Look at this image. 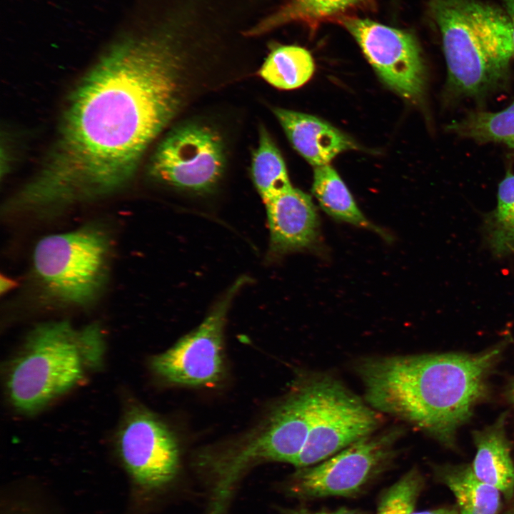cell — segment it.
Masks as SVG:
<instances>
[{"label": "cell", "instance_id": "24", "mask_svg": "<svg viewBox=\"0 0 514 514\" xmlns=\"http://www.w3.org/2000/svg\"><path fill=\"white\" fill-rule=\"evenodd\" d=\"M423 486L420 472L410 469L383 493L376 514H411Z\"/></svg>", "mask_w": 514, "mask_h": 514}, {"label": "cell", "instance_id": "9", "mask_svg": "<svg viewBox=\"0 0 514 514\" xmlns=\"http://www.w3.org/2000/svg\"><path fill=\"white\" fill-rule=\"evenodd\" d=\"M246 277L238 279L193 331L151 360L154 373L176 385L201 386L218 382L224 372L223 331L233 299Z\"/></svg>", "mask_w": 514, "mask_h": 514}, {"label": "cell", "instance_id": "28", "mask_svg": "<svg viewBox=\"0 0 514 514\" xmlns=\"http://www.w3.org/2000/svg\"><path fill=\"white\" fill-rule=\"evenodd\" d=\"M506 395L508 401L514 408V378L510 381L507 388Z\"/></svg>", "mask_w": 514, "mask_h": 514}, {"label": "cell", "instance_id": "6", "mask_svg": "<svg viewBox=\"0 0 514 514\" xmlns=\"http://www.w3.org/2000/svg\"><path fill=\"white\" fill-rule=\"evenodd\" d=\"M311 423L294 466L321 462L356 441L373 434L382 422L378 412L365 404L337 380L312 377Z\"/></svg>", "mask_w": 514, "mask_h": 514}, {"label": "cell", "instance_id": "18", "mask_svg": "<svg viewBox=\"0 0 514 514\" xmlns=\"http://www.w3.org/2000/svg\"><path fill=\"white\" fill-rule=\"evenodd\" d=\"M439 479L453 492L459 514H498L500 491L480 480L471 465H448L438 468Z\"/></svg>", "mask_w": 514, "mask_h": 514}, {"label": "cell", "instance_id": "29", "mask_svg": "<svg viewBox=\"0 0 514 514\" xmlns=\"http://www.w3.org/2000/svg\"><path fill=\"white\" fill-rule=\"evenodd\" d=\"M13 285L12 281H10L9 279H3L1 278V292L7 291L9 288H10Z\"/></svg>", "mask_w": 514, "mask_h": 514}, {"label": "cell", "instance_id": "3", "mask_svg": "<svg viewBox=\"0 0 514 514\" xmlns=\"http://www.w3.org/2000/svg\"><path fill=\"white\" fill-rule=\"evenodd\" d=\"M104 350L97 324L81 330L67 321L36 326L7 370L11 405L24 414L41 410L76 386L87 369L100 366Z\"/></svg>", "mask_w": 514, "mask_h": 514}, {"label": "cell", "instance_id": "4", "mask_svg": "<svg viewBox=\"0 0 514 514\" xmlns=\"http://www.w3.org/2000/svg\"><path fill=\"white\" fill-rule=\"evenodd\" d=\"M311 412V390L302 383L246 440L218 455L204 456L211 478L207 514H227L236 484L248 469L271 461L293 465L306 442Z\"/></svg>", "mask_w": 514, "mask_h": 514}, {"label": "cell", "instance_id": "19", "mask_svg": "<svg viewBox=\"0 0 514 514\" xmlns=\"http://www.w3.org/2000/svg\"><path fill=\"white\" fill-rule=\"evenodd\" d=\"M314 68L313 57L306 49L283 45L271 51L259 75L278 89L290 90L305 84L313 76Z\"/></svg>", "mask_w": 514, "mask_h": 514}, {"label": "cell", "instance_id": "15", "mask_svg": "<svg viewBox=\"0 0 514 514\" xmlns=\"http://www.w3.org/2000/svg\"><path fill=\"white\" fill-rule=\"evenodd\" d=\"M505 419L503 413L490 425L474 432L476 453L471 468L480 480L495 488L510 500L514 493V465Z\"/></svg>", "mask_w": 514, "mask_h": 514}, {"label": "cell", "instance_id": "21", "mask_svg": "<svg viewBox=\"0 0 514 514\" xmlns=\"http://www.w3.org/2000/svg\"><path fill=\"white\" fill-rule=\"evenodd\" d=\"M449 130L478 142H500L514 151V102L498 112L476 111L453 122Z\"/></svg>", "mask_w": 514, "mask_h": 514}, {"label": "cell", "instance_id": "8", "mask_svg": "<svg viewBox=\"0 0 514 514\" xmlns=\"http://www.w3.org/2000/svg\"><path fill=\"white\" fill-rule=\"evenodd\" d=\"M223 142L212 128L197 123L175 127L157 146L148 171L155 180L193 192L211 190L221 179Z\"/></svg>", "mask_w": 514, "mask_h": 514}, {"label": "cell", "instance_id": "20", "mask_svg": "<svg viewBox=\"0 0 514 514\" xmlns=\"http://www.w3.org/2000/svg\"><path fill=\"white\" fill-rule=\"evenodd\" d=\"M251 176L263 201L292 186L284 160L263 126L259 131L258 146L252 157Z\"/></svg>", "mask_w": 514, "mask_h": 514}, {"label": "cell", "instance_id": "30", "mask_svg": "<svg viewBox=\"0 0 514 514\" xmlns=\"http://www.w3.org/2000/svg\"><path fill=\"white\" fill-rule=\"evenodd\" d=\"M509 514H514V509H513V510L509 513Z\"/></svg>", "mask_w": 514, "mask_h": 514}, {"label": "cell", "instance_id": "23", "mask_svg": "<svg viewBox=\"0 0 514 514\" xmlns=\"http://www.w3.org/2000/svg\"><path fill=\"white\" fill-rule=\"evenodd\" d=\"M366 0H291L276 17V23L303 21L316 23L343 14L362 5Z\"/></svg>", "mask_w": 514, "mask_h": 514}, {"label": "cell", "instance_id": "26", "mask_svg": "<svg viewBox=\"0 0 514 514\" xmlns=\"http://www.w3.org/2000/svg\"><path fill=\"white\" fill-rule=\"evenodd\" d=\"M503 4L512 24L514 48V0H503Z\"/></svg>", "mask_w": 514, "mask_h": 514}, {"label": "cell", "instance_id": "7", "mask_svg": "<svg viewBox=\"0 0 514 514\" xmlns=\"http://www.w3.org/2000/svg\"><path fill=\"white\" fill-rule=\"evenodd\" d=\"M401 434L399 428L371 434L318 465L298 468L287 486L288 492L302 499L356 495L388 468Z\"/></svg>", "mask_w": 514, "mask_h": 514}, {"label": "cell", "instance_id": "27", "mask_svg": "<svg viewBox=\"0 0 514 514\" xmlns=\"http://www.w3.org/2000/svg\"><path fill=\"white\" fill-rule=\"evenodd\" d=\"M411 514H459V513L455 508H442L434 510L413 512Z\"/></svg>", "mask_w": 514, "mask_h": 514}, {"label": "cell", "instance_id": "1", "mask_svg": "<svg viewBox=\"0 0 514 514\" xmlns=\"http://www.w3.org/2000/svg\"><path fill=\"white\" fill-rule=\"evenodd\" d=\"M186 63L162 36L128 37L110 46L69 96L53 148L16 194L17 205L46 213L124 187L186 103Z\"/></svg>", "mask_w": 514, "mask_h": 514}, {"label": "cell", "instance_id": "11", "mask_svg": "<svg viewBox=\"0 0 514 514\" xmlns=\"http://www.w3.org/2000/svg\"><path fill=\"white\" fill-rule=\"evenodd\" d=\"M340 21L386 84L408 100L422 96L425 67L413 34L368 19L349 16Z\"/></svg>", "mask_w": 514, "mask_h": 514}, {"label": "cell", "instance_id": "5", "mask_svg": "<svg viewBox=\"0 0 514 514\" xmlns=\"http://www.w3.org/2000/svg\"><path fill=\"white\" fill-rule=\"evenodd\" d=\"M111 242L94 224L47 235L33 252L35 275L46 294L68 306H86L103 291L109 274Z\"/></svg>", "mask_w": 514, "mask_h": 514}, {"label": "cell", "instance_id": "14", "mask_svg": "<svg viewBox=\"0 0 514 514\" xmlns=\"http://www.w3.org/2000/svg\"><path fill=\"white\" fill-rule=\"evenodd\" d=\"M273 113L293 147L314 167L330 164L341 152L356 148L350 138L316 116L280 108Z\"/></svg>", "mask_w": 514, "mask_h": 514}, {"label": "cell", "instance_id": "12", "mask_svg": "<svg viewBox=\"0 0 514 514\" xmlns=\"http://www.w3.org/2000/svg\"><path fill=\"white\" fill-rule=\"evenodd\" d=\"M430 8L440 32L450 86L467 96L485 91L499 76L469 19L465 0H432Z\"/></svg>", "mask_w": 514, "mask_h": 514}, {"label": "cell", "instance_id": "10", "mask_svg": "<svg viewBox=\"0 0 514 514\" xmlns=\"http://www.w3.org/2000/svg\"><path fill=\"white\" fill-rule=\"evenodd\" d=\"M117 451L133 481L143 489L169 484L179 468L175 435L154 413L132 405L126 410L116 437Z\"/></svg>", "mask_w": 514, "mask_h": 514}, {"label": "cell", "instance_id": "16", "mask_svg": "<svg viewBox=\"0 0 514 514\" xmlns=\"http://www.w3.org/2000/svg\"><path fill=\"white\" fill-rule=\"evenodd\" d=\"M469 19L499 76L514 57L513 28L504 11L478 0H465Z\"/></svg>", "mask_w": 514, "mask_h": 514}, {"label": "cell", "instance_id": "22", "mask_svg": "<svg viewBox=\"0 0 514 514\" xmlns=\"http://www.w3.org/2000/svg\"><path fill=\"white\" fill-rule=\"evenodd\" d=\"M486 231L495 254L514 251V174L510 172L499 184L497 206L487 217Z\"/></svg>", "mask_w": 514, "mask_h": 514}, {"label": "cell", "instance_id": "25", "mask_svg": "<svg viewBox=\"0 0 514 514\" xmlns=\"http://www.w3.org/2000/svg\"><path fill=\"white\" fill-rule=\"evenodd\" d=\"M281 511L282 514H363L358 510L346 508H341L333 511L323 510L313 512L303 508L297 509L283 508L281 509Z\"/></svg>", "mask_w": 514, "mask_h": 514}, {"label": "cell", "instance_id": "13", "mask_svg": "<svg viewBox=\"0 0 514 514\" xmlns=\"http://www.w3.org/2000/svg\"><path fill=\"white\" fill-rule=\"evenodd\" d=\"M263 202L272 256L308 250L317 244L319 219L309 195L292 186Z\"/></svg>", "mask_w": 514, "mask_h": 514}, {"label": "cell", "instance_id": "2", "mask_svg": "<svg viewBox=\"0 0 514 514\" xmlns=\"http://www.w3.org/2000/svg\"><path fill=\"white\" fill-rule=\"evenodd\" d=\"M505 343L478 353L367 357L356 365L368 404L453 447L487 392Z\"/></svg>", "mask_w": 514, "mask_h": 514}, {"label": "cell", "instance_id": "17", "mask_svg": "<svg viewBox=\"0 0 514 514\" xmlns=\"http://www.w3.org/2000/svg\"><path fill=\"white\" fill-rule=\"evenodd\" d=\"M312 192L321 208L332 218L374 231L389 240L388 234L364 216L349 189L330 164L314 167Z\"/></svg>", "mask_w": 514, "mask_h": 514}]
</instances>
